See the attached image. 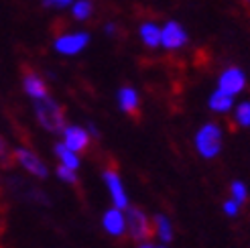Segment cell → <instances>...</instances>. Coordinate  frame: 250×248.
<instances>
[{
    "instance_id": "6da1fadb",
    "label": "cell",
    "mask_w": 250,
    "mask_h": 248,
    "mask_svg": "<svg viewBox=\"0 0 250 248\" xmlns=\"http://www.w3.org/2000/svg\"><path fill=\"white\" fill-rule=\"evenodd\" d=\"M35 112L39 124L49 132H63L65 130V112L53 98L43 96L35 100Z\"/></svg>"
},
{
    "instance_id": "7a4b0ae2",
    "label": "cell",
    "mask_w": 250,
    "mask_h": 248,
    "mask_svg": "<svg viewBox=\"0 0 250 248\" xmlns=\"http://www.w3.org/2000/svg\"><path fill=\"white\" fill-rule=\"evenodd\" d=\"M124 220H126V230L128 234L136 240V242H148L153 236V226H151V220H148V216L143 212L141 207H128L126 216H124Z\"/></svg>"
},
{
    "instance_id": "3957f363",
    "label": "cell",
    "mask_w": 250,
    "mask_h": 248,
    "mask_svg": "<svg viewBox=\"0 0 250 248\" xmlns=\"http://www.w3.org/2000/svg\"><path fill=\"white\" fill-rule=\"evenodd\" d=\"M195 146L202 157L206 159L216 157L222 148V130L218 124H206V126L199 128L195 136Z\"/></svg>"
},
{
    "instance_id": "277c9868",
    "label": "cell",
    "mask_w": 250,
    "mask_h": 248,
    "mask_svg": "<svg viewBox=\"0 0 250 248\" xmlns=\"http://www.w3.org/2000/svg\"><path fill=\"white\" fill-rule=\"evenodd\" d=\"M15 159L19 161V165H21L24 171H29L31 175H35V177L45 179V177L49 175L45 163H43V161L37 157L33 151H29V148H22V146L17 148V151H15Z\"/></svg>"
},
{
    "instance_id": "5b68a950",
    "label": "cell",
    "mask_w": 250,
    "mask_h": 248,
    "mask_svg": "<svg viewBox=\"0 0 250 248\" xmlns=\"http://www.w3.org/2000/svg\"><path fill=\"white\" fill-rule=\"evenodd\" d=\"M244 83H246V78H244V73L238 69V67H230L226 69L220 76V92H224L226 96H236V94H240L244 90Z\"/></svg>"
},
{
    "instance_id": "8992f818",
    "label": "cell",
    "mask_w": 250,
    "mask_h": 248,
    "mask_svg": "<svg viewBox=\"0 0 250 248\" xmlns=\"http://www.w3.org/2000/svg\"><path fill=\"white\" fill-rule=\"evenodd\" d=\"M104 181H106L108 189H110V195H112V202H114V207H116V209L128 207V197H126V191H124V187H122V181H120L118 171L106 169V171H104Z\"/></svg>"
},
{
    "instance_id": "52a82bcc",
    "label": "cell",
    "mask_w": 250,
    "mask_h": 248,
    "mask_svg": "<svg viewBox=\"0 0 250 248\" xmlns=\"http://www.w3.org/2000/svg\"><path fill=\"white\" fill-rule=\"evenodd\" d=\"M87 41H90V37H87L85 33L63 35V37H59V39L55 41V49L59 53H63V55H76L87 45Z\"/></svg>"
},
{
    "instance_id": "ba28073f",
    "label": "cell",
    "mask_w": 250,
    "mask_h": 248,
    "mask_svg": "<svg viewBox=\"0 0 250 248\" xmlns=\"http://www.w3.org/2000/svg\"><path fill=\"white\" fill-rule=\"evenodd\" d=\"M63 145L69 148L71 153H82L87 148V145H90V134H87V130L80 128V126H65L63 130Z\"/></svg>"
},
{
    "instance_id": "9c48e42d",
    "label": "cell",
    "mask_w": 250,
    "mask_h": 248,
    "mask_svg": "<svg viewBox=\"0 0 250 248\" xmlns=\"http://www.w3.org/2000/svg\"><path fill=\"white\" fill-rule=\"evenodd\" d=\"M187 41V35L179 22H167L165 29H161V43L167 49H179Z\"/></svg>"
},
{
    "instance_id": "30bf717a",
    "label": "cell",
    "mask_w": 250,
    "mask_h": 248,
    "mask_svg": "<svg viewBox=\"0 0 250 248\" xmlns=\"http://www.w3.org/2000/svg\"><path fill=\"white\" fill-rule=\"evenodd\" d=\"M102 226L112 236H122V234L126 232V220H124L122 209H116V207L108 209L102 218Z\"/></svg>"
},
{
    "instance_id": "8fae6325",
    "label": "cell",
    "mask_w": 250,
    "mask_h": 248,
    "mask_svg": "<svg viewBox=\"0 0 250 248\" xmlns=\"http://www.w3.org/2000/svg\"><path fill=\"white\" fill-rule=\"evenodd\" d=\"M22 82H24V92H27V94L33 98V100L47 96V88H45V83H43V80H41L39 76H37L35 71H31V69L24 67Z\"/></svg>"
},
{
    "instance_id": "7c38bea8",
    "label": "cell",
    "mask_w": 250,
    "mask_h": 248,
    "mask_svg": "<svg viewBox=\"0 0 250 248\" xmlns=\"http://www.w3.org/2000/svg\"><path fill=\"white\" fill-rule=\"evenodd\" d=\"M118 104L122 108V112L134 116L139 112V94H136L132 88H122L118 92Z\"/></svg>"
},
{
    "instance_id": "4fadbf2b",
    "label": "cell",
    "mask_w": 250,
    "mask_h": 248,
    "mask_svg": "<svg viewBox=\"0 0 250 248\" xmlns=\"http://www.w3.org/2000/svg\"><path fill=\"white\" fill-rule=\"evenodd\" d=\"M55 155H57V159L61 161V165H63V167H67V169H71V171H76V169L80 167V159H78V155H76V153H71L63 143L55 145Z\"/></svg>"
},
{
    "instance_id": "5bb4252c",
    "label": "cell",
    "mask_w": 250,
    "mask_h": 248,
    "mask_svg": "<svg viewBox=\"0 0 250 248\" xmlns=\"http://www.w3.org/2000/svg\"><path fill=\"white\" fill-rule=\"evenodd\" d=\"M141 37H143L145 45L151 47V49L161 45V29L157 27V24H153V22H145L143 24V27H141Z\"/></svg>"
},
{
    "instance_id": "9a60e30c",
    "label": "cell",
    "mask_w": 250,
    "mask_h": 248,
    "mask_svg": "<svg viewBox=\"0 0 250 248\" xmlns=\"http://www.w3.org/2000/svg\"><path fill=\"white\" fill-rule=\"evenodd\" d=\"M232 102H234V98H230L224 92L216 90L214 94H211V98H209V108L216 110V112H228V110L232 108Z\"/></svg>"
},
{
    "instance_id": "2e32d148",
    "label": "cell",
    "mask_w": 250,
    "mask_h": 248,
    "mask_svg": "<svg viewBox=\"0 0 250 248\" xmlns=\"http://www.w3.org/2000/svg\"><path fill=\"white\" fill-rule=\"evenodd\" d=\"M155 232H157V236L163 240V242H171L173 240V228H171V222L165 218V216H161V214H157L155 216V228H153Z\"/></svg>"
},
{
    "instance_id": "e0dca14e",
    "label": "cell",
    "mask_w": 250,
    "mask_h": 248,
    "mask_svg": "<svg viewBox=\"0 0 250 248\" xmlns=\"http://www.w3.org/2000/svg\"><path fill=\"white\" fill-rule=\"evenodd\" d=\"M236 122L240 126H250V102H242L236 108Z\"/></svg>"
},
{
    "instance_id": "ac0fdd59",
    "label": "cell",
    "mask_w": 250,
    "mask_h": 248,
    "mask_svg": "<svg viewBox=\"0 0 250 248\" xmlns=\"http://www.w3.org/2000/svg\"><path fill=\"white\" fill-rule=\"evenodd\" d=\"M230 191H232V200H234L236 204H238V206L246 202L248 191H246V187H244V183L234 181V183H232V187H230Z\"/></svg>"
},
{
    "instance_id": "d6986e66",
    "label": "cell",
    "mask_w": 250,
    "mask_h": 248,
    "mask_svg": "<svg viewBox=\"0 0 250 248\" xmlns=\"http://www.w3.org/2000/svg\"><path fill=\"white\" fill-rule=\"evenodd\" d=\"M90 12H92V4L87 2V0H80V2L73 4V17H76L78 21H83L90 17Z\"/></svg>"
},
{
    "instance_id": "ffe728a7",
    "label": "cell",
    "mask_w": 250,
    "mask_h": 248,
    "mask_svg": "<svg viewBox=\"0 0 250 248\" xmlns=\"http://www.w3.org/2000/svg\"><path fill=\"white\" fill-rule=\"evenodd\" d=\"M57 177L61 181H65V183H78V177H76V171H71L63 165H59L57 167Z\"/></svg>"
},
{
    "instance_id": "44dd1931",
    "label": "cell",
    "mask_w": 250,
    "mask_h": 248,
    "mask_svg": "<svg viewBox=\"0 0 250 248\" xmlns=\"http://www.w3.org/2000/svg\"><path fill=\"white\" fill-rule=\"evenodd\" d=\"M12 157H15V153H10V148H8L6 141H4V139H0V163L8 167V165L12 163Z\"/></svg>"
},
{
    "instance_id": "7402d4cb",
    "label": "cell",
    "mask_w": 250,
    "mask_h": 248,
    "mask_svg": "<svg viewBox=\"0 0 250 248\" xmlns=\"http://www.w3.org/2000/svg\"><path fill=\"white\" fill-rule=\"evenodd\" d=\"M224 212H226L228 216H236L238 214V204H236L234 200H228L226 204H224Z\"/></svg>"
},
{
    "instance_id": "603a6c76",
    "label": "cell",
    "mask_w": 250,
    "mask_h": 248,
    "mask_svg": "<svg viewBox=\"0 0 250 248\" xmlns=\"http://www.w3.org/2000/svg\"><path fill=\"white\" fill-rule=\"evenodd\" d=\"M45 6H55V8H63V6H69L71 0H43Z\"/></svg>"
},
{
    "instance_id": "cb8c5ba5",
    "label": "cell",
    "mask_w": 250,
    "mask_h": 248,
    "mask_svg": "<svg viewBox=\"0 0 250 248\" xmlns=\"http://www.w3.org/2000/svg\"><path fill=\"white\" fill-rule=\"evenodd\" d=\"M139 248H159V246H155V244H151V242H143Z\"/></svg>"
},
{
    "instance_id": "d4e9b609",
    "label": "cell",
    "mask_w": 250,
    "mask_h": 248,
    "mask_svg": "<svg viewBox=\"0 0 250 248\" xmlns=\"http://www.w3.org/2000/svg\"><path fill=\"white\" fill-rule=\"evenodd\" d=\"M244 2H250V0H244Z\"/></svg>"
},
{
    "instance_id": "484cf974",
    "label": "cell",
    "mask_w": 250,
    "mask_h": 248,
    "mask_svg": "<svg viewBox=\"0 0 250 248\" xmlns=\"http://www.w3.org/2000/svg\"><path fill=\"white\" fill-rule=\"evenodd\" d=\"M161 248H163V246H161Z\"/></svg>"
}]
</instances>
